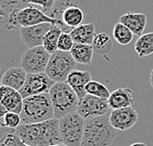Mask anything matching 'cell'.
Returning a JSON list of instances; mask_svg holds the SVG:
<instances>
[{
	"label": "cell",
	"mask_w": 153,
	"mask_h": 146,
	"mask_svg": "<svg viewBox=\"0 0 153 146\" xmlns=\"http://www.w3.org/2000/svg\"><path fill=\"white\" fill-rule=\"evenodd\" d=\"M22 142L30 146H55L62 143L59 130V120H51L37 124L21 125L14 128Z\"/></svg>",
	"instance_id": "obj_1"
},
{
	"label": "cell",
	"mask_w": 153,
	"mask_h": 146,
	"mask_svg": "<svg viewBox=\"0 0 153 146\" xmlns=\"http://www.w3.org/2000/svg\"><path fill=\"white\" fill-rule=\"evenodd\" d=\"M116 135L108 115L85 120L82 146H111Z\"/></svg>",
	"instance_id": "obj_2"
},
{
	"label": "cell",
	"mask_w": 153,
	"mask_h": 146,
	"mask_svg": "<svg viewBox=\"0 0 153 146\" xmlns=\"http://www.w3.org/2000/svg\"><path fill=\"white\" fill-rule=\"evenodd\" d=\"M20 115L22 118V125L42 123L55 118L49 93L24 98L23 110Z\"/></svg>",
	"instance_id": "obj_3"
},
{
	"label": "cell",
	"mask_w": 153,
	"mask_h": 146,
	"mask_svg": "<svg viewBox=\"0 0 153 146\" xmlns=\"http://www.w3.org/2000/svg\"><path fill=\"white\" fill-rule=\"evenodd\" d=\"M54 110V117L60 120L67 115L76 112L79 97L67 82H55L49 91Z\"/></svg>",
	"instance_id": "obj_4"
},
{
	"label": "cell",
	"mask_w": 153,
	"mask_h": 146,
	"mask_svg": "<svg viewBox=\"0 0 153 146\" xmlns=\"http://www.w3.org/2000/svg\"><path fill=\"white\" fill-rule=\"evenodd\" d=\"M85 119L78 112H74L59 120L62 143L66 146H82L85 133Z\"/></svg>",
	"instance_id": "obj_5"
},
{
	"label": "cell",
	"mask_w": 153,
	"mask_h": 146,
	"mask_svg": "<svg viewBox=\"0 0 153 146\" xmlns=\"http://www.w3.org/2000/svg\"><path fill=\"white\" fill-rule=\"evenodd\" d=\"M76 64L78 63L73 58L71 52L57 50L51 54L45 74L54 82H63L67 81L69 75L76 70Z\"/></svg>",
	"instance_id": "obj_6"
},
{
	"label": "cell",
	"mask_w": 153,
	"mask_h": 146,
	"mask_svg": "<svg viewBox=\"0 0 153 146\" xmlns=\"http://www.w3.org/2000/svg\"><path fill=\"white\" fill-rule=\"evenodd\" d=\"M15 15L19 27H32L44 23H50L59 26L64 33H71L72 30L70 27L65 26L62 20L58 18H52L50 15H46L44 12L36 8V7H26L23 9H16Z\"/></svg>",
	"instance_id": "obj_7"
},
{
	"label": "cell",
	"mask_w": 153,
	"mask_h": 146,
	"mask_svg": "<svg viewBox=\"0 0 153 146\" xmlns=\"http://www.w3.org/2000/svg\"><path fill=\"white\" fill-rule=\"evenodd\" d=\"M51 54L43 45L33 48H27L21 58V66L27 74L45 73Z\"/></svg>",
	"instance_id": "obj_8"
},
{
	"label": "cell",
	"mask_w": 153,
	"mask_h": 146,
	"mask_svg": "<svg viewBox=\"0 0 153 146\" xmlns=\"http://www.w3.org/2000/svg\"><path fill=\"white\" fill-rule=\"evenodd\" d=\"M110 109L108 99L100 98L90 94H86L83 98L79 99L78 112L85 120L92 119L95 117H100L107 115Z\"/></svg>",
	"instance_id": "obj_9"
},
{
	"label": "cell",
	"mask_w": 153,
	"mask_h": 146,
	"mask_svg": "<svg viewBox=\"0 0 153 146\" xmlns=\"http://www.w3.org/2000/svg\"><path fill=\"white\" fill-rule=\"evenodd\" d=\"M54 83L55 82L45 73L27 74L26 83L20 90V93L24 98L42 93H49Z\"/></svg>",
	"instance_id": "obj_10"
},
{
	"label": "cell",
	"mask_w": 153,
	"mask_h": 146,
	"mask_svg": "<svg viewBox=\"0 0 153 146\" xmlns=\"http://www.w3.org/2000/svg\"><path fill=\"white\" fill-rule=\"evenodd\" d=\"M52 27H53V24L44 23L36 26L20 27L21 41L27 48H33L43 45L44 37Z\"/></svg>",
	"instance_id": "obj_11"
},
{
	"label": "cell",
	"mask_w": 153,
	"mask_h": 146,
	"mask_svg": "<svg viewBox=\"0 0 153 146\" xmlns=\"http://www.w3.org/2000/svg\"><path fill=\"white\" fill-rule=\"evenodd\" d=\"M109 121L116 130L126 131L137 123L138 114L133 107L112 110L109 115Z\"/></svg>",
	"instance_id": "obj_12"
},
{
	"label": "cell",
	"mask_w": 153,
	"mask_h": 146,
	"mask_svg": "<svg viewBox=\"0 0 153 146\" xmlns=\"http://www.w3.org/2000/svg\"><path fill=\"white\" fill-rule=\"evenodd\" d=\"M0 106L7 110V112L21 114L24 106V97L20 91L1 85L0 88Z\"/></svg>",
	"instance_id": "obj_13"
},
{
	"label": "cell",
	"mask_w": 153,
	"mask_h": 146,
	"mask_svg": "<svg viewBox=\"0 0 153 146\" xmlns=\"http://www.w3.org/2000/svg\"><path fill=\"white\" fill-rule=\"evenodd\" d=\"M27 73L22 67L9 68L2 74L1 84L20 91L25 85Z\"/></svg>",
	"instance_id": "obj_14"
},
{
	"label": "cell",
	"mask_w": 153,
	"mask_h": 146,
	"mask_svg": "<svg viewBox=\"0 0 153 146\" xmlns=\"http://www.w3.org/2000/svg\"><path fill=\"white\" fill-rule=\"evenodd\" d=\"M91 81V75H90L89 72L79 71L76 69L69 75L66 82L76 93L79 99H82L88 94L85 91V87Z\"/></svg>",
	"instance_id": "obj_15"
},
{
	"label": "cell",
	"mask_w": 153,
	"mask_h": 146,
	"mask_svg": "<svg viewBox=\"0 0 153 146\" xmlns=\"http://www.w3.org/2000/svg\"><path fill=\"white\" fill-rule=\"evenodd\" d=\"M147 22V16L143 13H126L120 17V23L128 27L138 37L143 34Z\"/></svg>",
	"instance_id": "obj_16"
},
{
	"label": "cell",
	"mask_w": 153,
	"mask_h": 146,
	"mask_svg": "<svg viewBox=\"0 0 153 146\" xmlns=\"http://www.w3.org/2000/svg\"><path fill=\"white\" fill-rule=\"evenodd\" d=\"M134 103L133 96V90L128 87H121L115 89L111 92L108 98V104L110 109L116 110L131 107Z\"/></svg>",
	"instance_id": "obj_17"
},
{
	"label": "cell",
	"mask_w": 153,
	"mask_h": 146,
	"mask_svg": "<svg viewBox=\"0 0 153 146\" xmlns=\"http://www.w3.org/2000/svg\"><path fill=\"white\" fill-rule=\"evenodd\" d=\"M71 36L75 43L92 45L95 37V25L93 23L82 24L71 30Z\"/></svg>",
	"instance_id": "obj_18"
},
{
	"label": "cell",
	"mask_w": 153,
	"mask_h": 146,
	"mask_svg": "<svg viewBox=\"0 0 153 146\" xmlns=\"http://www.w3.org/2000/svg\"><path fill=\"white\" fill-rule=\"evenodd\" d=\"M61 18L65 26L73 30L82 25V21L85 19V14L79 7L76 5H69L62 11Z\"/></svg>",
	"instance_id": "obj_19"
},
{
	"label": "cell",
	"mask_w": 153,
	"mask_h": 146,
	"mask_svg": "<svg viewBox=\"0 0 153 146\" xmlns=\"http://www.w3.org/2000/svg\"><path fill=\"white\" fill-rule=\"evenodd\" d=\"M93 53H94V49L90 44L75 43L74 47L71 50V54L75 61L78 64L82 65H90L92 63Z\"/></svg>",
	"instance_id": "obj_20"
},
{
	"label": "cell",
	"mask_w": 153,
	"mask_h": 146,
	"mask_svg": "<svg viewBox=\"0 0 153 146\" xmlns=\"http://www.w3.org/2000/svg\"><path fill=\"white\" fill-rule=\"evenodd\" d=\"M134 50L140 57H146L153 54V33L142 34L134 44Z\"/></svg>",
	"instance_id": "obj_21"
},
{
	"label": "cell",
	"mask_w": 153,
	"mask_h": 146,
	"mask_svg": "<svg viewBox=\"0 0 153 146\" xmlns=\"http://www.w3.org/2000/svg\"><path fill=\"white\" fill-rule=\"evenodd\" d=\"M63 30L59 26L53 25L51 30L47 33L43 40V46L50 54L55 53L58 50V41Z\"/></svg>",
	"instance_id": "obj_22"
},
{
	"label": "cell",
	"mask_w": 153,
	"mask_h": 146,
	"mask_svg": "<svg viewBox=\"0 0 153 146\" xmlns=\"http://www.w3.org/2000/svg\"><path fill=\"white\" fill-rule=\"evenodd\" d=\"M93 49L99 55H107L113 48V42L110 36L105 33L96 34L92 43Z\"/></svg>",
	"instance_id": "obj_23"
},
{
	"label": "cell",
	"mask_w": 153,
	"mask_h": 146,
	"mask_svg": "<svg viewBox=\"0 0 153 146\" xmlns=\"http://www.w3.org/2000/svg\"><path fill=\"white\" fill-rule=\"evenodd\" d=\"M113 36L118 43L126 46L131 42L134 38V33L128 27L119 22L114 26Z\"/></svg>",
	"instance_id": "obj_24"
},
{
	"label": "cell",
	"mask_w": 153,
	"mask_h": 146,
	"mask_svg": "<svg viewBox=\"0 0 153 146\" xmlns=\"http://www.w3.org/2000/svg\"><path fill=\"white\" fill-rule=\"evenodd\" d=\"M85 91L88 94L100 97V98L108 99L111 94L109 89L107 88L105 84H103L102 82H96V81H91L85 87Z\"/></svg>",
	"instance_id": "obj_25"
},
{
	"label": "cell",
	"mask_w": 153,
	"mask_h": 146,
	"mask_svg": "<svg viewBox=\"0 0 153 146\" xmlns=\"http://www.w3.org/2000/svg\"><path fill=\"white\" fill-rule=\"evenodd\" d=\"M0 146H30V145H27L24 142H22V140L18 137V135L16 134L14 128H10L3 135ZM55 146H66V145L59 144Z\"/></svg>",
	"instance_id": "obj_26"
},
{
	"label": "cell",
	"mask_w": 153,
	"mask_h": 146,
	"mask_svg": "<svg viewBox=\"0 0 153 146\" xmlns=\"http://www.w3.org/2000/svg\"><path fill=\"white\" fill-rule=\"evenodd\" d=\"M1 118H2V122H1L2 127H7L9 128H17L22 125V118H21L20 114L8 112Z\"/></svg>",
	"instance_id": "obj_27"
},
{
	"label": "cell",
	"mask_w": 153,
	"mask_h": 146,
	"mask_svg": "<svg viewBox=\"0 0 153 146\" xmlns=\"http://www.w3.org/2000/svg\"><path fill=\"white\" fill-rule=\"evenodd\" d=\"M75 41L73 39L70 33H62L58 41V50L64 52H71L74 47Z\"/></svg>",
	"instance_id": "obj_28"
},
{
	"label": "cell",
	"mask_w": 153,
	"mask_h": 146,
	"mask_svg": "<svg viewBox=\"0 0 153 146\" xmlns=\"http://www.w3.org/2000/svg\"><path fill=\"white\" fill-rule=\"evenodd\" d=\"M20 0H0V17L4 19L16 10Z\"/></svg>",
	"instance_id": "obj_29"
},
{
	"label": "cell",
	"mask_w": 153,
	"mask_h": 146,
	"mask_svg": "<svg viewBox=\"0 0 153 146\" xmlns=\"http://www.w3.org/2000/svg\"><path fill=\"white\" fill-rule=\"evenodd\" d=\"M56 0H22L23 3L26 4H34L42 7L43 9H50L53 7Z\"/></svg>",
	"instance_id": "obj_30"
},
{
	"label": "cell",
	"mask_w": 153,
	"mask_h": 146,
	"mask_svg": "<svg viewBox=\"0 0 153 146\" xmlns=\"http://www.w3.org/2000/svg\"><path fill=\"white\" fill-rule=\"evenodd\" d=\"M149 82H150V84L153 88V69L151 70V73H150V76H149Z\"/></svg>",
	"instance_id": "obj_31"
},
{
	"label": "cell",
	"mask_w": 153,
	"mask_h": 146,
	"mask_svg": "<svg viewBox=\"0 0 153 146\" xmlns=\"http://www.w3.org/2000/svg\"><path fill=\"white\" fill-rule=\"evenodd\" d=\"M130 146H147V145L145 143H143V142H137V143H134Z\"/></svg>",
	"instance_id": "obj_32"
}]
</instances>
